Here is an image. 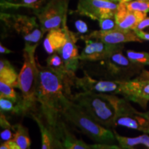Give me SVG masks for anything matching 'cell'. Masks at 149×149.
Wrapping results in <instances>:
<instances>
[{"label":"cell","mask_w":149,"mask_h":149,"mask_svg":"<svg viewBox=\"0 0 149 149\" xmlns=\"http://www.w3.org/2000/svg\"><path fill=\"white\" fill-rule=\"evenodd\" d=\"M39 69L40 81L37 98L40 117L51 132L53 141H55L59 138L62 130V112L71 99L70 87L74 85L76 75L57 72L40 64Z\"/></svg>","instance_id":"cell-1"},{"label":"cell","mask_w":149,"mask_h":149,"mask_svg":"<svg viewBox=\"0 0 149 149\" xmlns=\"http://www.w3.org/2000/svg\"><path fill=\"white\" fill-rule=\"evenodd\" d=\"M123 48L122 46L104 60L90 62L94 65L84 71L98 79L113 81H128L137 76L144 69V66L133 63L124 55Z\"/></svg>","instance_id":"cell-2"},{"label":"cell","mask_w":149,"mask_h":149,"mask_svg":"<svg viewBox=\"0 0 149 149\" xmlns=\"http://www.w3.org/2000/svg\"><path fill=\"white\" fill-rule=\"evenodd\" d=\"M37 46L25 45L23 50L24 63L19 74V88L21 91L22 114L34 109L37 104V90L40 69L35 52Z\"/></svg>","instance_id":"cell-3"},{"label":"cell","mask_w":149,"mask_h":149,"mask_svg":"<svg viewBox=\"0 0 149 149\" xmlns=\"http://www.w3.org/2000/svg\"><path fill=\"white\" fill-rule=\"evenodd\" d=\"M62 118L97 143L112 144L117 141L114 132L97 122L71 100L66 104Z\"/></svg>","instance_id":"cell-4"},{"label":"cell","mask_w":149,"mask_h":149,"mask_svg":"<svg viewBox=\"0 0 149 149\" xmlns=\"http://www.w3.org/2000/svg\"><path fill=\"white\" fill-rule=\"evenodd\" d=\"M70 100L104 127H115V109L110 94L80 91L72 95Z\"/></svg>","instance_id":"cell-5"},{"label":"cell","mask_w":149,"mask_h":149,"mask_svg":"<svg viewBox=\"0 0 149 149\" xmlns=\"http://www.w3.org/2000/svg\"><path fill=\"white\" fill-rule=\"evenodd\" d=\"M110 98L115 109V126H124L149 134V120L139 114V111L132 107L127 99L111 94Z\"/></svg>","instance_id":"cell-6"},{"label":"cell","mask_w":149,"mask_h":149,"mask_svg":"<svg viewBox=\"0 0 149 149\" xmlns=\"http://www.w3.org/2000/svg\"><path fill=\"white\" fill-rule=\"evenodd\" d=\"M1 18L7 25L22 37L25 45L38 46L45 33L42 31L36 18L20 15L1 14Z\"/></svg>","instance_id":"cell-7"},{"label":"cell","mask_w":149,"mask_h":149,"mask_svg":"<svg viewBox=\"0 0 149 149\" xmlns=\"http://www.w3.org/2000/svg\"><path fill=\"white\" fill-rule=\"evenodd\" d=\"M68 4V0H50L45 6L35 12L44 33L62 27L66 20Z\"/></svg>","instance_id":"cell-8"},{"label":"cell","mask_w":149,"mask_h":149,"mask_svg":"<svg viewBox=\"0 0 149 149\" xmlns=\"http://www.w3.org/2000/svg\"><path fill=\"white\" fill-rule=\"evenodd\" d=\"M119 95L146 109L149 102V71L144 69L134 79L121 81Z\"/></svg>","instance_id":"cell-9"},{"label":"cell","mask_w":149,"mask_h":149,"mask_svg":"<svg viewBox=\"0 0 149 149\" xmlns=\"http://www.w3.org/2000/svg\"><path fill=\"white\" fill-rule=\"evenodd\" d=\"M119 3L111 0H79L76 12L93 20L115 16Z\"/></svg>","instance_id":"cell-10"},{"label":"cell","mask_w":149,"mask_h":149,"mask_svg":"<svg viewBox=\"0 0 149 149\" xmlns=\"http://www.w3.org/2000/svg\"><path fill=\"white\" fill-rule=\"evenodd\" d=\"M120 84V81L95 79L85 71L82 77L74 78V85L84 92L119 95Z\"/></svg>","instance_id":"cell-11"},{"label":"cell","mask_w":149,"mask_h":149,"mask_svg":"<svg viewBox=\"0 0 149 149\" xmlns=\"http://www.w3.org/2000/svg\"><path fill=\"white\" fill-rule=\"evenodd\" d=\"M63 26L66 30L67 40L64 45L58 51L64 61L65 66L70 74L74 75L75 72L80 66V55L78 51V47L76 44L78 38L77 35L70 31L66 26V20H65Z\"/></svg>","instance_id":"cell-12"},{"label":"cell","mask_w":149,"mask_h":149,"mask_svg":"<svg viewBox=\"0 0 149 149\" xmlns=\"http://www.w3.org/2000/svg\"><path fill=\"white\" fill-rule=\"evenodd\" d=\"M84 40H96L102 41L106 44L117 45L126 42H142L133 31H124L120 29H114L111 31H95L90 34L81 36Z\"/></svg>","instance_id":"cell-13"},{"label":"cell","mask_w":149,"mask_h":149,"mask_svg":"<svg viewBox=\"0 0 149 149\" xmlns=\"http://www.w3.org/2000/svg\"><path fill=\"white\" fill-rule=\"evenodd\" d=\"M85 47L80 54V61L85 62H95L108 58L113 52L118 49L122 44H106L96 40H84Z\"/></svg>","instance_id":"cell-14"},{"label":"cell","mask_w":149,"mask_h":149,"mask_svg":"<svg viewBox=\"0 0 149 149\" xmlns=\"http://www.w3.org/2000/svg\"><path fill=\"white\" fill-rule=\"evenodd\" d=\"M147 13L132 11L126 8L125 3H119L115 15L117 29L124 31H134L141 20L146 17Z\"/></svg>","instance_id":"cell-15"},{"label":"cell","mask_w":149,"mask_h":149,"mask_svg":"<svg viewBox=\"0 0 149 149\" xmlns=\"http://www.w3.org/2000/svg\"><path fill=\"white\" fill-rule=\"evenodd\" d=\"M54 146L57 149H93L91 145L86 144L81 139H77L64 124L60 136L53 141Z\"/></svg>","instance_id":"cell-16"},{"label":"cell","mask_w":149,"mask_h":149,"mask_svg":"<svg viewBox=\"0 0 149 149\" xmlns=\"http://www.w3.org/2000/svg\"><path fill=\"white\" fill-rule=\"evenodd\" d=\"M67 40L66 30L63 26L60 29L48 31L43 42V47L48 55L58 53Z\"/></svg>","instance_id":"cell-17"},{"label":"cell","mask_w":149,"mask_h":149,"mask_svg":"<svg viewBox=\"0 0 149 149\" xmlns=\"http://www.w3.org/2000/svg\"><path fill=\"white\" fill-rule=\"evenodd\" d=\"M0 81L19 88V74L10 61L4 59L0 60Z\"/></svg>","instance_id":"cell-18"},{"label":"cell","mask_w":149,"mask_h":149,"mask_svg":"<svg viewBox=\"0 0 149 149\" xmlns=\"http://www.w3.org/2000/svg\"><path fill=\"white\" fill-rule=\"evenodd\" d=\"M114 132L115 138L120 146L126 149H133L135 146L139 144L144 145L147 148L149 149V136L147 135H142L135 137H128L119 135L115 130Z\"/></svg>","instance_id":"cell-19"},{"label":"cell","mask_w":149,"mask_h":149,"mask_svg":"<svg viewBox=\"0 0 149 149\" xmlns=\"http://www.w3.org/2000/svg\"><path fill=\"white\" fill-rule=\"evenodd\" d=\"M13 140L17 144L21 149H30L31 139L30 137L29 130L21 124L14 126Z\"/></svg>","instance_id":"cell-20"},{"label":"cell","mask_w":149,"mask_h":149,"mask_svg":"<svg viewBox=\"0 0 149 149\" xmlns=\"http://www.w3.org/2000/svg\"><path fill=\"white\" fill-rule=\"evenodd\" d=\"M31 115L35 122L37 123L39 129L40 130L41 139H42L41 149H51L52 145H53V137L49 129L40 117L37 116L33 113H31Z\"/></svg>","instance_id":"cell-21"},{"label":"cell","mask_w":149,"mask_h":149,"mask_svg":"<svg viewBox=\"0 0 149 149\" xmlns=\"http://www.w3.org/2000/svg\"><path fill=\"white\" fill-rule=\"evenodd\" d=\"M46 63H47L48 68L50 69L54 70L57 72H60V73L67 74L70 76H74L72 74H70L67 70L66 66H65L64 62L63 61L62 58L59 53H55L50 55L46 59Z\"/></svg>","instance_id":"cell-22"},{"label":"cell","mask_w":149,"mask_h":149,"mask_svg":"<svg viewBox=\"0 0 149 149\" xmlns=\"http://www.w3.org/2000/svg\"><path fill=\"white\" fill-rule=\"evenodd\" d=\"M49 1L50 0H22L19 3L12 4L9 8L24 7V8L33 9L36 12L45 6L49 2Z\"/></svg>","instance_id":"cell-23"},{"label":"cell","mask_w":149,"mask_h":149,"mask_svg":"<svg viewBox=\"0 0 149 149\" xmlns=\"http://www.w3.org/2000/svg\"><path fill=\"white\" fill-rule=\"evenodd\" d=\"M0 97L7 98L16 103L22 100L21 96H18L14 87L1 81H0Z\"/></svg>","instance_id":"cell-24"},{"label":"cell","mask_w":149,"mask_h":149,"mask_svg":"<svg viewBox=\"0 0 149 149\" xmlns=\"http://www.w3.org/2000/svg\"><path fill=\"white\" fill-rule=\"evenodd\" d=\"M126 56L130 61L141 66H149V53L146 52H136L131 50L126 51Z\"/></svg>","instance_id":"cell-25"},{"label":"cell","mask_w":149,"mask_h":149,"mask_svg":"<svg viewBox=\"0 0 149 149\" xmlns=\"http://www.w3.org/2000/svg\"><path fill=\"white\" fill-rule=\"evenodd\" d=\"M20 102V101H19ZM7 98L0 97V109L1 113H12L20 114L22 113L19 104Z\"/></svg>","instance_id":"cell-26"},{"label":"cell","mask_w":149,"mask_h":149,"mask_svg":"<svg viewBox=\"0 0 149 149\" xmlns=\"http://www.w3.org/2000/svg\"><path fill=\"white\" fill-rule=\"evenodd\" d=\"M125 5L128 10L132 11L148 13L149 12V1L144 0H135L125 3Z\"/></svg>","instance_id":"cell-27"},{"label":"cell","mask_w":149,"mask_h":149,"mask_svg":"<svg viewBox=\"0 0 149 149\" xmlns=\"http://www.w3.org/2000/svg\"><path fill=\"white\" fill-rule=\"evenodd\" d=\"M99 25L102 31H111L117 29L115 16L103 18L99 20Z\"/></svg>","instance_id":"cell-28"},{"label":"cell","mask_w":149,"mask_h":149,"mask_svg":"<svg viewBox=\"0 0 149 149\" xmlns=\"http://www.w3.org/2000/svg\"><path fill=\"white\" fill-rule=\"evenodd\" d=\"M91 147H92L93 149H126L120 146H116V145L109 144H100V143L91 144Z\"/></svg>","instance_id":"cell-29"},{"label":"cell","mask_w":149,"mask_h":149,"mask_svg":"<svg viewBox=\"0 0 149 149\" xmlns=\"http://www.w3.org/2000/svg\"><path fill=\"white\" fill-rule=\"evenodd\" d=\"M76 29L77 30L78 33L81 34H85L88 32V26L82 20H77L74 23Z\"/></svg>","instance_id":"cell-30"},{"label":"cell","mask_w":149,"mask_h":149,"mask_svg":"<svg viewBox=\"0 0 149 149\" xmlns=\"http://www.w3.org/2000/svg\"><path fill=\"white\" fill-rule=\"evenodd\" d=\"M0 149H21L13 139L3 141L0 146Z\"/></svg>","instance_id":"cell-31"},{"label":"cell","mask_w":149,"mask_h":149,"mask_svg":"<svg viewBox=\"0 0 149 149\" xmlns=\"http://www.w3.org/2000/svg\"><path fill=\"white\" fill-rule=\"evenodd\" d=\"M0 125H1V127L4 128H8V129H13L14 130V126H12L10 124V123L8 122V119L6 118V117L5 116L4 113H1V115H0Z\"/></svg>","instance_id":"cell-32"},{"label":"cell","mask_w":149,"mask_h":149,"mask_svg":"<svg viewBox=\"0 0 149 149\" xmlns=\"http://www.w3.org/2000/svg\"><path fill=\"white\" fill-rule=\"evenodd\" d=\"M0 136H1V140L3 141H6L11 140V139H13L14 134L12 133L10 129H8V128H6L2 131L1 132V134H0Z\"/></svg>","instance_id":"cell-33"},{"label":"cell","mask_w":149,"mask_h":149,"mask_svg":"<svg viewBox=\"0 0 149 149\" xmlns=\"http://www.w3.org/2000/svg\"><path fill=\"white\" fill-rule=\"evenodd\" d=\"M149 26V17L144 18V19L141 20V21L138 24V25L137 26L136 29L135 30H138V31H143L144 29Z\"/></svg>","instance_id":"cell-34"},{"label":"cell","mask_w":149,"mask_h":149,"mask_svg":"<svg viewBox=\"0 0 149 149\" xmlns=\"http://www.w3.org/2000/svg\"><path fill=\"white\" fill-rule=\"evenodd\" d=\"M133 31L141 40L149 41V33L144 32L143 31H138V30H134Z\"/></svg>","instance_id":"cell-35"},{"label":"cell","mask_w":149,"mask_h":149,"mask_svg":"<svg viewBox=\"0 0 149 149\" xmlns=\"http://www.w3.org/2000/svg\"><path fill=\"white\" fill-rule=\"evenodd\" d=\"M16 3H17V0H1V5L5 8H9L11 5Z\"/></svg>","instance_id":"cell-36"},{"label":"cell","mask_w":149,"mask_h":149,"mask_svg":"<svg viewBox=\"0 0 149 149\" xmlns=\"http://www.w3.org/2000/svg\"><path fill=\"white\" fill-rule=\"evenodd\" d=\"M0 53L1 54H8L13 53L12 51H10V49H8V48L3 46L2 44H0Z\"/></svg>","instance_id":"cell-37"},{"label":"cell","mask_w":149,"mask_h":149,"mask_svg":"<svg viewBox=\"0 0 149 149\" xmlns=\"http://www.w3.org/2000/svg\"><path fill=\"white\" fill-rule=\"evenodd\" d=\"M139 114L142 115L143 117H144L145 118H146L147 120H149V111L145 112V113H141V112H139Z\"/></svg>","instance_id":"cell-38"},{"label":"cell","mask_w":149,"mask_h":149,"mask_svg":"<svg viewBox=\"0 0 149 149\" xmlns=\"http://www.w3.org/2000/svg\"><path fill=\"white\" fill-rule=\"evenodd\" d=\"M111 1H113V2L115 3H126V2H129V1H131L132 0H111Z\"/></svg>","instance_id":"cell-39"},{"label":"cell","mask_w":149,"mask_h":149,"mask_svg":"<svg viewBox=\"0 0 149 149\" xmlns=\"http://www.w3.org/2000/svg\"><path fill=\"white\" fill-rule=\"evenodd\" d=\"M51 149H56V148H55V146H54V145H53H53H52Z\"/></svg>","instance_id":"cell-40"},{"label":"cell","mask_w":149,"mask_h":149,"mask_svg":"<svg viewBox=\"0 0 149 149\" xmlns=\"http://www.w3.org/2000/svg\"><path fill=\"white\" fill-rule=\"evenodd\" d=\"M144 1H149V0H144Z\"/></svg>","instance_id":"cell-41"}]
</instances>
